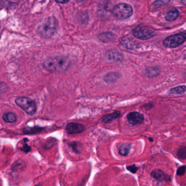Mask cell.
<instances>
[{
  "instance_id": "obj_26",
  "label": "cell",
  "mask_w": 186,
  "mask_h": 186,
  "mask_svg": "<svg viewBox=\"0 0 186 186\" xmlns=\"http://www.w3.org/2000/svg\"><path fill=\"white\" fill-rule=\"evenodd\" d=\"M149 140L150 141H153V139H152V138H149Z\"/></svg>"
},
{
  "instance_id": "obj_5",
  "label": "cell",
  "mask_w": 186,
  "mask_h": 186,
  "mask_svg": "<svg viewBox=\"0 0 186 186\" xmlns=\"http://www.w3.org/2000/svg\"><path fill=\"white\" fill-rule=\"evenodd\" d=\"M186 41V32H181L166 38L163 41V44L167 48H175L181 45Z\"/></svg>"
},
{
  "instance_id": "obj_24",
  "label": "cell",
  "mask_w": 186,
  "mask_h": 186,
  "mask_svg": "<svg viewBox=\"0 0 186 186\" xmlns=\"http://www.w3.org/2000/svg\"><path fill=\"white\" fill-rule=\"evenodd\" d=\"M22 150L25 152H28L29 151H30V146H28L27 144H25V145H24L23 148H22Z\"/></svg>"
},
{
  "instance_id": "obj_7",
  "label": "cell",
  "mask_w": 186,
  "mask_h": 186,
  "mask_svg": "<svg viewBox=\"0 0 186 186\" xmlns=\"http://www.w3.org/2000/svg\"><path fill=\"white\" fill-rule=\"evenodd\" d=\"M127 118L129 123L132 125H136L143 122L144 116L142 114L134 112L129 113L127 116Z\"/></svg>"
},
{
  "instance_id": "obj_23",
  "label": "cell",
  "mask_w": 186,
  "mask_h": 186,
  "mask_svg": "<svg viewBox=\"0 0 186 186\" xmlns=\"http://www.w3.org/2000/svg\"><path fill=\"white\" fill-rule=\"evenodd\" d=\"M126 168H127L128 170H129V171L131 172V173H137V171H138V168L134 164L132 165V166H127Z\"/></svg>"
},
{
  "instance_id": "obj_13",
  "label": "cell",
  "mask_w": 186,
  "mask_h": 186,
  "mask_svg": "<svg viewBox=\"0 0 186 186\" xmlns=\"http://www.w3.org/2000/svg\"><path fill=\"white\" fill-rule=\"evenodd\" d=\"M120 112L119 111H116L113 113L108 114L103 116L102 118V121L103 123H109L118 118L120 117Z\"/></svg>"
},
{
  "instance_id": "obj_14",
  "label": "cell",
  "mask_w": 186,
  "mask_h": 186,
  "mask_svg": "<svg viewBox=\"0 0 186 186\" xmlns=\"http://www.w3.org/2000/svg\"><path fill=\"white\" fill-rule=\"evenodd\" d=\"M98 38L104 43H109L114 40L115 35L111 32H104L100 34Z\"/></svg>"
},
{
  "instance_id": "obj_8",
  "label": "cell",
  "mask_w": 186,
  "mask_h": 186,
  "mask_svg": "<svg viewBox=\"0 0 186 186\" xmlns=\"http://www.w3.org/2000/svg\"><path fill=\"white\" fill-rule=\"evenodd\" d=\"M151 176L153 179L159 181H171L170 176L167 175L164 171L160 169H155L151 173Z\"/></svg>"
},
{
  "instance_id": "obj_15",
  "label": "cell",
  "mask_w": 186,
  "mask_h": 186,
  "mask_svg": "<svg viewBox=\"0 0 186 186\" xmlns=\"http://www.w3.org/2000/svg\"><path fill=\"white\" fill-rule=\"evenodd\" d=\"M120 77L119 73L116 72H111L107 73L104 77V80L107 83H113Z\"/></svg>"
},
{
  "instance_id": "obj_9",
  "label": "cell",
  "mask_w": 186,
  "mask_h": 186,
  "mask_svg": "<svg viewBox=\"0 0 186 186\" xmlns=\"http://www.w3.org/2000/svg\"><path fill=\"white\" fill-rule=\"evenodd\" d=\"M84 126L80 123H68L66 126V131L69 134H77L82 133L84 131Z\"/></svg>"
},
{
  "instance_id": "obj_17",
  "label": "cell",
  "mask_w": 186,
  "mask_h": 186,
  "mask_svg": "<svg viewBox=\"0 0 186 186\" xmlns=\"http://www.w3.org/2000/svg\"><path fill=\"white\" fill-rule=\"evenodd\" d=\"M159 69L157 67H150L145 70V74L148 77H153L159 75Z\"/></svg>"
},
{
  "instance_id": "obj_16",
  "label": "cell",
  "mask_w": 186,
  "mask_h": 186,
  "mask_svg": "<svg viewBox=\"0 0 186 186\" xmlns=\"http://www.w3.org/2000/svg\"><path fill=\"white\" fill-rule=\"evenodd\" d=\"M131 148V144L130 143H124L122 144L119 148V152L121 156H126L129 153Z\"/></svg>"
},
{
  "instance_id": "obj_2",
  "label": "cell",
  "mask_w": 186,
  "mask_h": 186,
  "mask_svg": "<svg viewBox=\"0 0 186 186\" xmlns=\"http://www.w3.org/2000/svg\"><path fill=\"white\" fill-rule=\"evenodd\" d=\"M58 29V22L55 18H46L38 26V33L44 38L48 39L54 35Z\"/></svg>"
},
{
  "instance_id": "obj_18",
  "label": "cell",
  "mask_w": 186,
  "mask_h": 186,
  "mask_svg": "<svg viewBox=\"0 0 186 186\" xmlns=\"http://www.w3.org/2000/svg\"><path fill=\"white\" fill-rule=\"evenodd\" d=\"M3 119L8 123H13L16 121V116L12 112H8L3 115Z\"/></svg>"
},
{
  "instance_id": "obj_27",
  "label": "cell",
  "mask_w": 186,
  "mask_h": 186,
  "mask_svg": "<svg viewBox=\"0 0 186 186\" xmlns=\"http://www.w3.org/2000/svg\"><path fill=\"white\" fill-rule=\"evenodd\" d=\"M41 186V184H37V185H36V186Z\"/></svg>"
},
{
  "instance_id": "obj_10",
  "label": "cell",
  "mask_w": 186,
  "mask_h": 186,
  "mask_svg": "<svg viewBox=\"0 0 186 186\" xmlns=\"http://www.w3.org/2000/svg\"><path fill=\"white\" fill-rule=\"evenodd\" d=\"M106 57L112 62H119L123 60V55L116 50H111L106 52Z\"/></svg>"
},
{
  "instance_id": "obj_11",
  "label": "cell",
  "mask_w": 186,
  "mask_h": 186,
  "mask_svg": "<svg viewBox=\"0 0 186 186\" xmlns=\"http://www.w3.org/2000/svg\"><path fill=\"white\" fill-rule=\"evenodd\" d=\"M120 42L122 45L128 49H134L137 48L136 43L128 37H123L120 39Z\"/></svg>"
},
{
  "instance_id": "obj_20",
  "label": "cell",
  "mask_w": 186,
  "mask_h": 186,
  "mask_svg": "<svg viewBox=\"0 0 186 186\" xmlns=\"http://www.w3.org/2000/svg\"><path fill=\"white\" fill-rule=\"evenodd\" d=\"M180 13L177 10H173L169 12L168 14L166 15L165 19L168 21H173L177 19V18L179 17Z\"/></svg>"
},
{
  "instance_id": "obj_6",
  "label": "cell",
  "mask_w": 186,
  "mask_h": 186,
  "mask_svg": "<svg viewBox=\"0 0 186 186\" xmlns=\"http://www.w3.org/2000/svg\"><path fill=\"white\" fill-rule=\"evenodd\" d=\"M16 105L29 115H33L36 111V105L34 101L27 97L18 98L15 100Z\"/></svg>"
},
{
  "instance_id": "obj_19",
  "label": "cell",
  "mask_w": 186,
  "mask_h": 186,
  "mask_svg": "<svg viewBox=\"0 0 186 186\" xmlns=\"http://www.w3.org/2000/svg\"><path fill=\"white\" fill-rule=\"evenodd\" d=\"M186 91V86H180L170 89L169 91V94H181Z\"/></svg>"
},
{
  "instance_id": "obj_25",
  "label": "cell",
  "mask_w": 186,
  "mask_h": 186,
  "mask_svg": "<svg viewBox=\"0 0 186 186\" xmlns=\"http://www.w3.org/2000/svg\"><path fill=\"white\" fill-rule=\"evenodd\" d=\"M55 1L57 3H62V4H64V3H66L68 2L70 0H55Z\"/></svg>"
},
{
  "instance_id": "obj_1",
  "label": "cell",
  "mask_w": 186,
  "mask_h": 186,
  "mask_svg": "<svg viewBox=\"0 0 186 186\" xmlns=\"http://www.w3.org/2000/svg\"><path fill=\"white\" fill-rule=\"evenodd\" d=\"M43 66L49 71L62 72L68 70L70 66V61L64 56H54L46 59Z\"/></svg>"
},
{
  "instance_id": "obj_22",
  "label": "cell",
  "mask_w": 186,
  "mask_h": 186,
  "mask_svg": "<svg viewBox=\"0 0 186 186\" xmlns=\"http://www.w3.org/2000/svg\"><path fill=\"white\" fill-rule=\"evenodd\" d=\"M186 166H180L179 168L177 169V170L176 174H177V175H178V176H183V175H184V173H186Z\"/></svg>"
},
{
  "instance_id": "obj_4",
  "label": "cell",
  "mask_w": 186,
  "mask_h": 186,
  "mask_svg": "<svg viewBox=\"0 0 186 186\" xmlns=\"http://www.w3.org/2000/svg\"><path fill=\"white\" fill-rule=\"evenodd\" d=\"M132 33L133 36L141 40H148L156 35L155 30L147 26H138L133 29Z\"/></svg>"
},
{
  "instance_id": "obj_21",
  "label": "cell",
  "mask_w": 186,
  "mask_h": 186,
  "mask_svg": "<svg viewBox=\"0 0 186 186\" xmlns=\"http://www.w3.org/2000/svg\"><path fill=\"white\" fill-rule=\"evenodd\" d=\"M177 156L180 159H186V146H182L179 148Z\"/></svg>"
},
{
  "instance_id": "obj_3",
  "label": "cell",
  "mask_w": 186,
  "mask_h": 186,
  "mask_svg": "<svg viewBox=\"0 0 186 186\" xmlns=\"http://www.w3.org/2000/svg\"><path fill=\"white\" fill-rule=\"evenodd\" d=\"M133 12L131 5L125 3H121L113 8L112 13L118 20H125L132 15Z\"/></svg>"
},
{
  "instance_id": "obj_12",
  "label": "cell",
  "mask_w": 186,
  "mask_h": 186,
  "mask_svg": "<svg viewBox=\"0 0 186 186\" xmlns=\"http://www.w3.org/2000/svg\"><path fill=\"white\" fill-rule=\"evenodd\" d=\"M26 168V164L25 162L22 159H18L12 166V170L14 172H21Z\"/></svg>"
}]
</instances>
